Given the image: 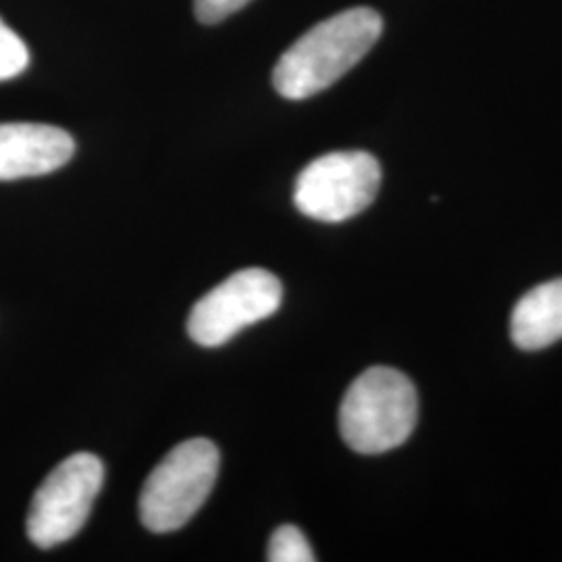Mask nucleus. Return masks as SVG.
I'll list each match as a JSON object with an SVG mask.
<instances>
[{"mask_svg": "<svg viewBox=\"0 0 562 562\" xmlns=\"http://www.w3.org/2000/svg\"><path fill=\"white\" fill-rule=\"evenodd\" d=\"M382 15L357 7L317 23L294 42L273 69V86L288 101H304L334 86L380 41Z\"/></svg>", "mask_w": 562, "mask_h": 562, "instance_id": "1", "label": "nucleus"}, {"mask_svg": "<svg viewBox=\"0 0 562 562\" xmlns=\"http://www.w3.org/2000/svg\"><path fill=\"white\" fill-rule=\"evenodd\" d=\"M413 382L392 367H371L350 383L340 406V434L359 454H383L406 442L417 425Z\"/></svg>", "mask_w": 562, "mask_h": 562, "instance_id": "2", "label": "nucleus"}, {"mask_svg": "<svg viewBox=\"0 0 562 562\" xmlns=\"http://www.w3.org/2000/svg\"><path fill=\"white\" fill-rule=\"evenodd\" d=\"M222 454L211 440L176 446L148 475L140 494V519L153 533H171L190 521L213 492Z\"/></svg>", "mask_w": 562, "mask_h": 562, "instance_id": "3", "label": "nucleus"}, {"mask_svg": "<svg viewBox=\"0 0 562 562\" xmlns=\"http://www.w3.org/2000/svg\"><path fill=\"white\" fill-rule=\"evenodd\" d=\"M382 167L364 150L329 153L308 162L294 186V204L315 222L341 223L375 201Z\"/></svg>", "mask_w": 562, "mask_h": 562, "instance_id": "4", "label": "nucleus"}, {"mask_svg": "<svg viewBox=\"0 0 562 562\" xmlns=\"http://www.w3.org/2000/svg\"><path fill=\"white\" fill-rule=\"evenodd\" d=\"M104 482V464L78 452L57 464L36 490L27 513V538L42 550L76 538L88 521Z\"/></svg>", "mask_w": 562, "mask_h": 562, "instance_id": "5", "label": "nucleus"}, {"mask_svg": "<svg viewBox=\"0 0 562 562\" xmlns=\"http://www.w3.org/2000/svg\"><path fill=\"white\" fill-rule=\"evenodd\" d=\"M281 299V281L271 271L261 267L241 269L194 304L188 334L206 348L222 346L244 327L271 317L280 308Z\"/></svg>", "mask_w": 562, "mask_h": 562, "instance_id": "6", "label": "nucleus"}, {"mask_svg": "<svg viewBox=\"0 0 562 562\" xmlns=\"http://www.w3.org/2000/svg\"><path fill=\"white\" fill-rule=\"evenodd\" d=\"M74 138L46 123H0V181L46 176L71 161Z\"/></svg>", "mask_w": 562, "mask_h": 562, "instance_id": "7", "label": "nucleus"}, {"mask_svg": "<svg viewBox=\"0 0 562 562\" xmlns=\"http://www.w3.org/2000/svg\"><path fill=\"white\" fill-rule=\"evenodd\" d=\"M513 341L527 352L562 340V278L529 290L510 315Z\"/></svg>", "mask_w": 562, "mask_h": 562, "instance_id": "8", "label": "nucleus"}, {"mask_svg": "<svg viewBox=\"0 0 562 562\" xmlns=\"http://www.w3.org/2000/svg\"><path fill=\"white\" fill-rule=\"evenodd\" d=\"M267 561L271 562H315L317 557L296 525H281L269 540Z\"/></svg>", "mask_w": 562, "mask_h": 562, "instance_id": "9", "label": "nucleus"}, {"mask_svg": "<svg viewBox=\"0 0 562 562\" xmlns=\"http://www.w3.org/2000/svg\"><path fill=\"white\" fill-rule=\"evenodd\" d=\"M30 65V50L25 42L0 20V81L13 80Z\"/></svg>", "mask_w": 562, "mask_h": 562, "instance_id": "10", "label": "nucleus"}, {"mask_svg": "<svg viewBox=\"0 0 562 562\" xmlns=\"http://www.w3.org/2000/svg\"><path fill=\"white\" fill-rule=\"evenodd\" d=\"M250 0H194V13L202 23L213 25L227 20L232 13L240 11Z\"/></svg>", "mask_w": 562, "mask_h": 562, "instance_id": "11", "label": "nucleus"}]
</instances>
